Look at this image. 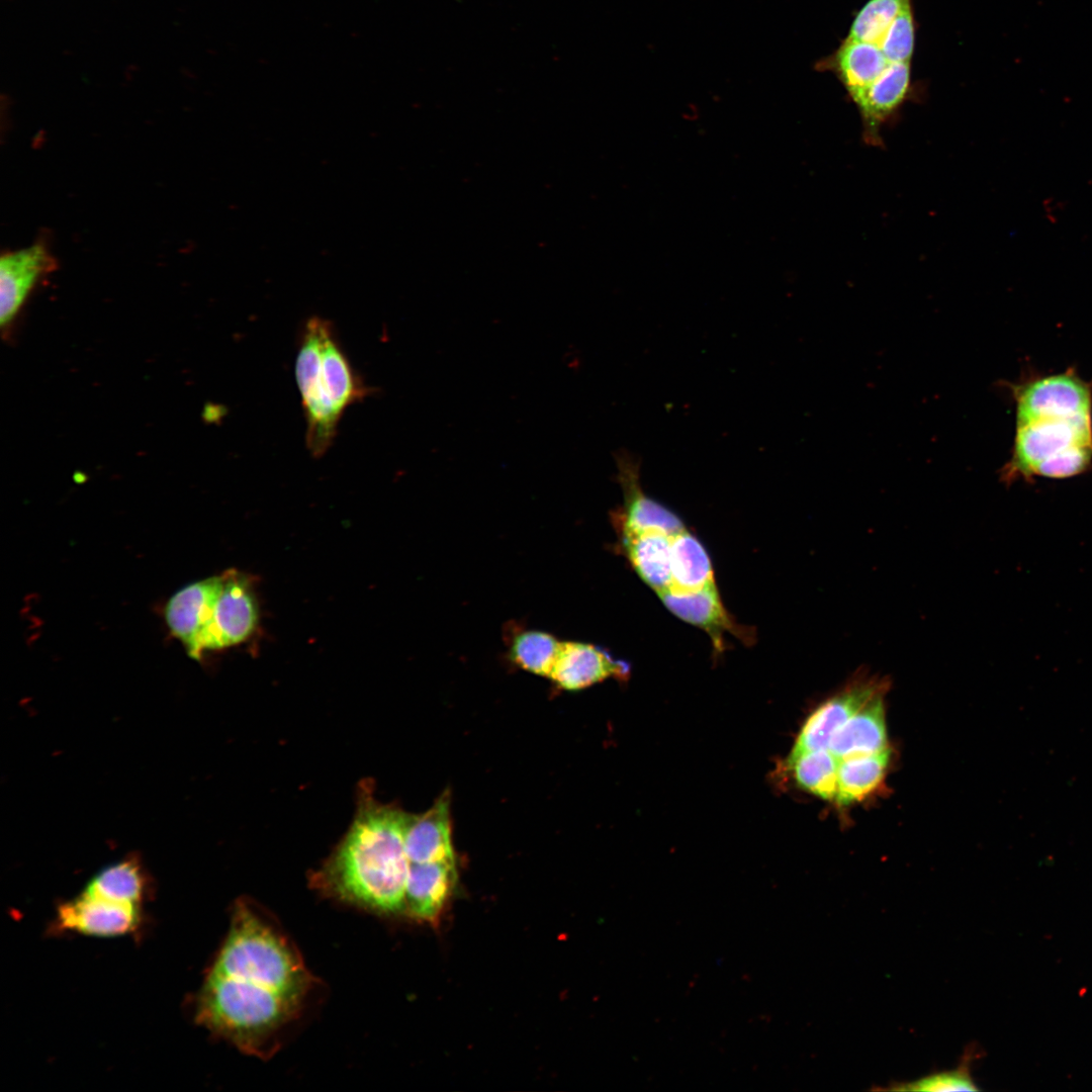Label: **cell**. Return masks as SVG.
<instances>
[{"mask_svg": "<svg viewBox=\"0 0 1092 1092\" xmlns=\"http://www.w3.org/2000/svg\"><path fill=\"white\" fill-rule=\"evenodd\" d=\"M314 984L275 923L241 901L197 994L195 1019L241 1052L267 1058L299 1018Z\"/></svg>", "mask_w": 1092, "mask_h": 1092, "instance_id": "obj_1", "label": "cell"}, {"mask_svg": "<svg viewBox=\"0 0 1092 1092\" xmlns=\"http://www.w3.org/2000/svg\"><path fill=\"white\" fill-rule=\"evenodd\" d=\"M411 814L363 799L346 837L313 877L326 896L374 914L404 916Z\"/></svg>", "mask_w": 1092, "mask_h": 1092, "instance_id": "obj_2", "label": "cell"}, {"mask_svg": "<svg viewBox=\"0 0 1092 1092\" xmlns=\"http://www.w3.org/2000/svg\"><path fill=\"white\" fill-rule=\"evenodd\" d=\"M295 377L306 420V445L321 456L333 444L345 410L369 392L354 371L331 322L309 317L300 334Z\"/></svg>", "mask_w": 1092, "mask_h": 1092, "instance_id": "obj_3", "label": "cell"}, {"mask_svg": "<svg viewBox=\"0 0 1092 1092\" xmlns=\"http://www.w3.org/2000/svg\"><path fill=\"white\" fill-rule=\"evenodd\" d=\"M1085 445H1092V414L1043 418L1016 425L1011 458L1001 469L1000 477L1007 484L1028 480L1044 461Z\"/></svg>", "mask_w": 1092, "mask_h": 1092, "instance_id": "obj_4", "label": "cell"}, {"mask_svg": "<svg viewBox=\"0 0 1092 1092\" xmlns=\"http://www.w3.org/2000/svg\"><path fill=\"white\" fill-rule=\"evenodd\" d=\"M223 576L210 619L187 651L194 659L206 651L238 645L257 628L258 602L250 579L236 570L226 571Z\"/></svg>", "mask_w": 1092, "mask_h": 1092, "instance_id": "obj_5", "label": "cell"}, {"mask_svg": "<svg viewBox=\"0 0 1092 1092\" xmlns=\"http://www.w3.org/2000/svg\"><path fill=\"white\" fill-rule=\"evenodd\" d=\"M1016 425L1092 414V388L1073 372L1037 378L1014 387Z\"/></svg>", "mask_w": 1092, "mask_h": 1092, "instance_id": "obj_6", "label": "cell"}, {"mask_svg": "<svg viewBox=\"0 0 1092 1092\" xmlns=\"http://www.w3.org/2000/svg\"><path fill=\"white\" fill-rule=\"evenodd\" d=\"M142 905L118 902L84 891L57 909L59 929L96 937H115L138 928Z\"/></svg>", "mask_w": 1092, "mask_h": 1092, "instance_id": "obj_7", "label": "cell"}, {"mask_svg": "<svg viewBox=\"0 0 1092 1092\" xmlns=\"http://www.w3.org/2000/svg\"><path fill=\"white\" fill-rule=\"evenodd\" d=\"M888 688L876 677H856L819 705L803 724L791 752L828 749L834 733L873 696Z\"/></svg>", "mask_w": 1092, "mask_h": 1092, "instance_id": "obj_8", "label": "cell"}, {"mask_svg": "<svg viewBox=\"0 0 1092 1092\" xmlns=\"http://www.w3.org/2000/svg\"><path fill=\"white\" fill-rule=\"evenodd\" d=\"M627 663L615 659L605 649L579 641H560L549 675L557 688L576 692L610 677L629 675Z\"/></svg>", "mask_w": 1092, "mask_h": 1092, "instance_id": "obj_9", "label": "cell"}, {"mask_svg": "<svg viewBox=\"0 0 1092 1092\" xmlns=\"http://www.w3.org/2000/svg\"><path fill=\"white\" fill-rule=\"evenodd\" d=\"M658 596L672 614L704 629L719 652L725 647L724 634L727 632L744 643H751L754 639L751 629L737 624L728 614L716 584L699 590L665 592Z\"/></svg>", "mask_w": 1092, "mask_h": 1092, "instance_id": "obj_10", "label": "cell"}, {"mask_svg": "<svg viewBox=\"0 0 1092 1092\" xmlns=\"http://www.w3.org/2000/svg\"><path fill=\"white\" fill-rule=\"evenodd\" d=\"M56 259L43 244L4 254L0 259L1 327L15 317L38 279L54 271Z\"/></svg>", "mask_w": 1092, "mask_h": 1092, "instance_id": "obj_11", "label": "cell"}, {"mask_svg": "<svg viewBox=\"0 0 1092 1092\" xmlns=\"http://www.w3.org/2000/svg\"><path fill=\"white\" fill-rule=\"evenodd\" d=\"M911 88L910 63H891L879 79L854 102L862 136L870 146H882V127L906 101Z\"/></svg>", "mask_w": 1092, "mask_h": 1092, "instance_id": "obj_12", "label": "cell"}, {"mask_svg": "<svg viewBox=\"0 0 1092 1092\" xmlns=\"http://www.w3.org/2000/svg\"><path fill=\"white\" fill-rule=\"evenodd\" d=\"M678 531L620 528L623 549L632 567L657 595L670 586L672 538Z\"/></svg>", "mask_w": 1092, "mask_h": 1092, "instance_id": "obj_13", "label": "cell"}, {"mask_svg": "<svg viewBox=\"0 0 1092 1092\" xmlns=\"http://www.w3.org/2000/svg\"><path fill=\"white\" fill-rule=\"evenodd\" d=\"M223 579L221 574L192 582L175 593L168 601L165 607L166 624L187 651L210 619Z\"/></svg>", "mask_w": 1092, "mask_h": 1092, "instance_id": "obj_14", "label": "cell"}, {"mask_svg": "<svg viewBox=\"0 0 1092 1092\" xmlns=\"http://www.w3.org/2000/svg\"><path fill=\"white\" fill-rule=\"evenodd\" d=\"M405 847L413 863L455 861L448 792L425 813L411 816Z\"/></svg>", "mask_w": 1092, "mask_h": 1092, "instance_id": "obj_15", "label": "cell"}, {"mask_svg": "<svg viewBox=\"0 0 1092 1092\" xmlns=\"http://www.w3.org/2000/svg\"><path fill=\"white\" fill-rule=\"evenodd\" d=\"M885 688L873 696L832 736L828 749L838 758L881 752L889 747Z\"/></svg>", "mask_w": 1092, "mask_h": 1092, "instance_id": "obj_16", "label": "cell"}, {"mask_svg": "<svg viewBox=\"0 0 1092 1092\" xmlns=\"http://www.w3.org/2000/svg\"><path fill=\"white\" fill-rule=\"evenodd\" d=\"M890 64L877 43L846 37L818 69L833 72L854 102Z\"/></svg>", "mask_w": 1092, "mask_h": 1092, "instance_id": "obj_17", "label": "cell"}, {"mask_svg": "<svg viewBox=\"0 0 1092 1092\" xmlns=\"http://www.w3.org/2000/svg\"><path fill=\"white\" fill-rule=\"evenodd\" d=\"M455 861L413 863L407 882L404 916L434 922L456 884Z\"/></svg>", "mask_w": 1092, "mask_h": 1092, "instance_id": "obj_18", "label": "cell"}, {"mask_svg": "<svg viewBox=\"0 0 1092 1092\" xmlns=\"http://www.w3.org/2000/svg\"><path fill=\"white\" fill-rule=\"evenodd\" d=\"M713 584L714 572L707 551L682 528L672 538L671 583L666 592L699 590Z\"/></svg>", "mask_w": 1092, "mask_h": 1092, "instance_id": "obj_19", "label": "cell"}, {"mask_svg": "<svg viewBox=\"0 0 1092 1092\" xmlns=\"http://www.w3.org/2000/svg\"><path fill=\"white\" fill-rule=\"evenodd\" d=\"M890 760V748L839 759L835 802L848 806L871 795L884 780Z\"/></svg>", "mask_w": 1092, "mask_h": 1092, "instance_id": "obj_20", "label": "cell"}, {"mask_svg": "<svg viewBox=\"0 0 1092 1092\" xmlns=\"http://www.w3.org/2000/svg\"><path fill=\"white\" fill-rule=\"evenodd\" d=\"M839 759L829 749L791 752L787 768L802 790L824 801L835 802Z\"/></svg>", "mask_w": 1092, "mask_h": 1092, "instance_id": "obj_21", "label": "cell"}, {"mask_svg": "<svg viewBox=\"0 0 1092 1092\" xmlns=\"http://www.w3.org/2000/svg\"><path fill=\"white\" fill-rule=\"evenodd\" d=\"M560 641L545 631L518 628L508 638V655L520 668L548 678Z\"/></svg>", "mask_w": 1092, "mask_h": 1092, "instance_id": "obj_22", "label": "cell"}, {"mask_svg": "<svg viewBox=\"0 0 1092 1092\" xmlns=\"http://www.w3.org/2000/svg\"><path fill=\"white\" fill-rule=\"evenodd\" d=\"M83 891L113 901L142 905L146 880L139 864L125 859L101 870Z\"/></svg>", "mask_w": 1092, "mask_h": 1092, "instance_id": "obj_23", "label": "cell"}, {"mask_svg": "<svg viewBox=\"0 0 1092 1092\" xmlns=\"http://www.w3.org/2000/svg\"><path fill=\"white\" fill-rule=\"evenodd\" d=\"M908 1L911 0H869L853 18L847 38L879 43Z\"/></svg>", "mask_w": 1092, "mask_h": 1092, "instance_id": "obj_24", "label": "cell"}, {"mask_svg": "<svg viewBox=\"0 0 1092 1092\" xmlns=\"http://www.w3.org/2000/svg\"><path fill=\"white\" fill-rule=\"evenodd\" d=\"M914 42V17L911 1H908L877 44L890 63H910Z\"/></svg>", "mask_w": 1092, "mask_h": 1092, "instance_id": "obj_25", "label": "cell"}, {"mask_svg": "<svg viewBox=\"0 0 1092 1092\" xmlns=\"http://www.w3.org/2000/svg\"><path fill=\"white\" fill-rule=\"evenodd\" d=\"M971 1060L972 1058L966 1054L956 1069L930 1074L912 1082L896 1083L888 1089L893 1091H978L979 1088L970 1071Z\"/></svg>", "mask_w": 1092, "mask_h": 1092, "instance_id": "obj_26", "label": "cell"}, {"mask_svg": "<svg viewBox=\"0 0 1092 1092\" xmlns=\"http://www.w3.org/2000/svg\"><path fill=\"white\" fill-rule=\"evenodd\" d=\"M1092 465V445L1070 448L1041 463L1034 476L1068 478L1079 475Z\"/></svg>", "mask_w": 1092, "mask_h": 1092, "instance_id": "obj_27", "label": "cell"}]
</instances>
